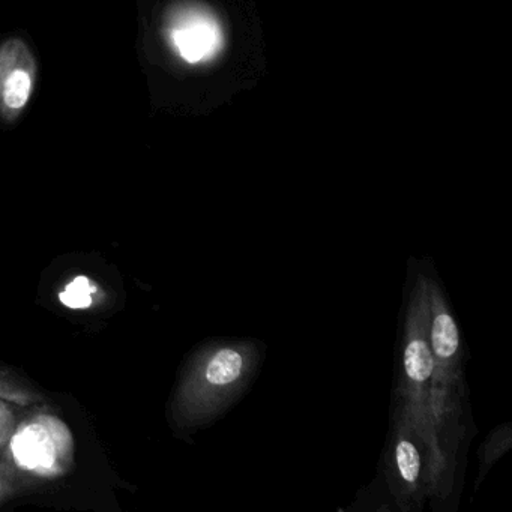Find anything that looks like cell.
Segmentation results:
<instances>
[{
	"mask_svg": "<svg viewBox=\"0 0 512 512\" xmlns=\"http://www.w3.org/2000/svg\"><path fill=\"white\" fill-rule=\"evenodd\" d=\"M431 346L439 359H449L460 346V334L454 319L445 311H439L434 317L431 328Z\"/></svg>",
	"mask_w": 512,
	"mask_h": 512,
	"instance_id": "277c9868",
	"label": "cell"
},
{
	"mask_svg": "<svg viewBox=\"0 0 512 512\" xmlns=\"http://www.w3.org/2000/svg\"><path fill=\"white\" fill-rule=\"evenodd\" d=\"M173 46L188 64H200L215 58L223 47V32L212 14L188 10L179 14L173 25Z\"/></svg>",
	"mask_w": 512,
	"mask_h": 512,
	"instance_id": "7a4b0ae2",
	"label": "cell"
},
{
	"mask_svg": "<svg viewBox=\"0 0 512 512\" xmlns=\"http://www.w3.org/2000/svg\"><path fill=\"white\" fill-rule=\"evenodd\" d=\"M395 460H397L401 478L409 484H413L418 479L419 466H421L416 446L410 440H400L395 448Z\"/></svg>",
	"mask_w": 512,
	"mask_h": 512,
	"instance_id": "ba28073f",
	"label": "cell"
},
{
	"mask_svg": "<svg viewBox=\"0 0 512 512\" xmlns=\"http://www.w3.org/2000/svg\"><path fill=\"white\" fill-rule=\"evenodd\" d=\"M5 448L11 467L34 478H58L74 463V437L52 413H35L14 428Z\"/></svg>",
	"mask_w": 512,
	"mask_h": 512,
	"instance_id": "6da1fadb",
	"label": "cell"
},
{
	"mask_svg": "<svg viewBox=\"0 0 512 512\" xmlns=\"http://www.w3.org/2000/svg\"><path fill=\"white\" fill-rule=\"evenodd\" d=\"M245 370V358L236 349H220L206 359L202 370L191 383L190 391H185V398L197 401L209 389L223 388L241 377Z\"/></svg>",
	"mask_w": 512,
	"mask_h": 512,
	"instance_id": "3957f363",
	"label": "cell"
},
{
	"mask_svg": "<svg viewBox=\"0 0 512 512\" xmlns=\"http://www.w3.org/2000/svg\"><path fill=\"white\" fill-rule=\"evenodd\" d=\"M4 488H5V485L2 484V482H0V496H2V494H4Z\"/></svg>",
	"mask_w": 512,
	"mask_h": 512,
	"instance_id": "8fae6325",
	"label": "cell"
},
{
	"mask_svg": "<svg viewBox=\"0 0 512 512\" xmlns=\"http://www.w3.org/2000/svg\"><path fill=\"white\" fill-rule=\"evenodd\" d=\"M0 400L8 401V403L19 404V406H28L38 400L37 395L20 386L13 385L7 380L0 377Z\"/></svg>",
	"mask_w": 512,
	"mask_h": 512,
	"instance_id": "9c48e42d",
	"label": "cell"
},
{
	"mask_svg": "<svg viewBox=\"0 0 512 512\" xmlns=\"http://www.w3.org/2000/svg\"><path fill=\"white\" fill-rule=\"evenodd\" d=\"M32 80L28 71L16 70L4 83V103L13 110H20L28 103Z\"/></svg>",
	"mask_w": 512,
	"mask_h": 512,
	"instance_id": "52a82bcc",
	"label": "cell"
},
{
	"mask_svg": "<svg viewBox=\"0 0 512 512\" xmlns=\"http://www.w3.org/2000/svg\"><path fill=\"white\" fill-rule=\"evenodd\" d=\"M14 428H16V416L5 400H0V451L7 445Z\"/></svg>",
	"mask_w": 512,
	"mask_h": 512,
	"instance_id": "30bf717a",
	"label": "cell"
},
{
	"mask_svg": "<svg viewBox=\"0 0 512 512\" xmlns=\"http://www.w3.org/2000/svg\"><path fill=\"white\" fill-rule=\"evenodd\" d=\"M434 358L430 347L422 340H412L404 352V370L413 382H425L433 373Z\"/></svg>",
	"mask_w": 512,
	"mask_h": 512,
	"instance_id": "5b68a950",
	"label": "cell"
},
{
	"mask_svg": "<svg viewBox=\"0 0 512 512\" xmlns=\"http://www.w3.org/2000/svg\"><path fill=\"white\" fill-rule=\"evenodd\" d=\"M98 293H100V287L94 281L89 280L88 277H77L68 284L64 292H61L59 299L68 308L83 310L94 304Z\"/></svg>",
	"mask_w": 512,
	"mask_h": 512,
	"instance_id": "8992f818",
	"label": "cell"
}]
</instances>
